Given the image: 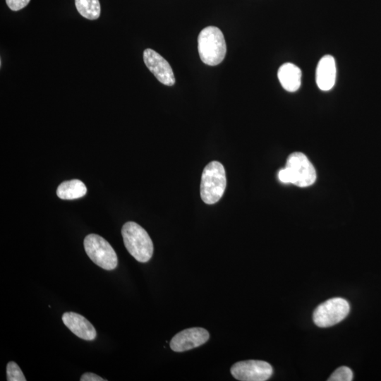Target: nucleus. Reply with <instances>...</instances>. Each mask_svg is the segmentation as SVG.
Wrapping results in <instances>:
<instances>
[{
    "label": "nucleus",
    "instance_id": "obj_10",
    "mask_svg": "<svg viewBox=\"0 0 381 381\" xmlns=\"http://www.w3.org/2000/svg\"><path fill=\"white\" fill-rule=\"evenodd\" d=\"M61 319L64 324L79 338L93 340L96 337L94 326L83 315L74 312H66Z\"/></svg>",
    "mask_w": 381,
    "mask_h": 381
},
{
    "label": "nucleus",
    "instance_id": "obj_4",
    "mask_svg": "<svg viewBox=\"0 0 381 381\" xmlns=\"http://www.w3.org/2000/svg\"><path fill=\"white\" fill-rule=\"evenodd\" d=\"M83 245L87 256L97 265L106 270L116 267L118 260L116 252L104 238L90 234L85 236Z\"/></svg>",
    "mask_w": 381,
    "mask_h": 381
},
{
    "label": "nucleus",
    "instance_id": "obj_13",
    "mask_svg": "<svg viewBox=\"0 0 381 381\" xmlns=\"http://www.w3.org/2000/svg\"><path fill=\"white\" fill-rule=\"evenodd\" d=\"M87 188L84 183L78 179L62 182L56 189L57 196L63 200H73L84 196Z\"/></svg>",
    "mask_w": 381,
    "mask_h": 381
},
{
    "label": "nucleus",
    "instance_id": "obj_2",
    "mask_svg": "<svg viewBox=\"0 0 381 381\" xmlns=\"http://www.w3.org/2000/svg\"><path fill=\"white\" fill-rule=\"evenodd\" d=\"M126 248L138 262H146L153 254V243L147 232L134 222H128L121 229Z\"/></svg>",
    "mask_w": 381,
    "mask_h": 381
},
{
    "label": "nucleus",
    "instance_id": "obj_12",
    "mask_svg": "<svg viewBox=\"0 0 381 381\" xmlns=\"http://www.w3.org/2000/svg\"><path fill=\"white\" fill-rule=\"evenodd\" d=\"M278 79L284 90L294 92L301 86V71L294 64H282L277 72Z\"/></svg>",
    "mask_w": 381,
    "mask_h": 381
},
{
    "label": "nucleus",
    "instance_id": "obj_11",
    "mask_svg": "<svg viewBox=\"0 0 381 381\" xmlns=\"http://www.w3.org/2000/svg\"><path fill=\"white\" fill-rule=\"evenodd\" d=\"M337 75L336 64L331 55L322 56L317 66L315 80L318 87L323 91L331 90L335 83Z\"/></svg>",
    "mask_w": 381,
    "mask_h": 381
},
{
    "label": "nucleus",
    "instance_id": "obj_17",
    "mask_svg": "<svg viewBox=\"0 0 381 381\" xmlns=\"http://www.w3.org/2000/svg\"><path fill=\"white\" fill-rule=\"evenodd\" d=\"M30 0H6V3L8 8L12 11H18L25 7Z\"/></svg>",
    "mask_w": 381,
    "mask_h": 381
},
{
    "label": "nucleus",
    "instance_id": "obj_9",
    "mask_svg": "<svg viewBox=\"0 0 381 381\" xmlns=\"http://www.w3.org/2000/svg\"><path fill=\"white\" fill-rule=\"evenodd\" d=\"M143 60L147 68L160 83L168 86L175 83L171 66L159 54L152 49H146L143 52Z\"/></svg>",
    "mask_w": 381,
    "mask_h": 381
},
{
    "label": "nucleus",
    "instance_id": "obj_14",
    "mask_svg": "<svg viewBox=\"0 0 381 381\" xmlns=\"http://www.w3.org/2000/svg\"><path fill=\"white\" fill-rule=\"evenodd\" d=\"M75 5L78 13L89 20H96L100 16L99 0H75Z\"/></svg>",
    "mask_w": 381,
    "mask_h": 381
},
{
    "label": "nucleus",
    "instance_id": "obj_15",
    "mask_svg": "<svg viewBox=\"0 0 381 381\" xmlns=\"http://www.w3.org/2000/svg\"><path fill=\"white\" fill-rule=\"evenodd\" d=\"M8 381H26L22 370L16 363L10 361L6 365Z\"/></svg>",
    "mask_w": 381,
    "mask_h": 381
},
{
    "label": "nucleus",
    "instance_id": "obj_6",
    "mask_svg": "<svg viewBox=\"0 0 381 381\" xmlns=\"http://www.w3.org/2000/svg\"><path fill=\"white\" fill-rule=\"evenodd\" d=\"M350 306L342 298H332L320 304L314 310V323L320 327L333 326L343 320L349 314Z\"/></svg>",
    "mask_w": 381,
    "mask_h": 381
},
{
    "label": "nucleus",
    "instance_id": "obj_5",
    "mask_svg": "<svg viewBox=\"0 0 381 381\" xmlns=\"http://www.w3.org/2000/svg\"><path fill=\"white\" fill-rule=\"evenodd\" d=\"M284 169L287 175L288 183L303 188L311 186L316 180L314 167L301 152L290 155Z\"/></svg>",
    "mask_w": 381,
    "mask_h": 381
},
{
    "label": "nucleus",
    "instance_id": "obj_1",
    "mask_svg": "<svg viewBox=\"0 0 381 381\" xmlns=\"http://www.w3.org/2000/svg\"><path fill=\"white\" fill-rule=\"evenodd\" d=\"M198 49L204 64L209 66L219 64L226 52L224 37L220 29L214 26L202 29L198 37Z\"/></svg>",
    "mask_w": 381,
    "mask_h": 381
},
{
    "label": "nucleus",
    "instance_id": "obj_7",
    "mask_svg": "<svg viewBox=\"0 0 381 381\" xmlns=\"http://www.w3.org/2000/svg\"><path fill=\"white\" fill-rule=\"evenodd\" d=\"M230 371L234 378L241 381H265L273 373L270 363L258 360L238 361L231 366Z\"/></svg>",
    "mask_w": 381,
    "mask_h": 381
},
{
    "label": "nucleus",
    "instance_id": "obj_18",
    "mask_svg": "<svg viewBox=\"0 0 381 381\" xmlns=\"http://www.w3.org/2000/svg\"><path fill=\"white\" fill-rule=\"evenodd\" d=\"M80 381H106V379H104L99 375L92 373H85L82 375Z\"/></svg>",
    "mask_w": 381,
    "mask_h": 381
},
{
    "label": "nucleus",
    "instance_id": "obj_3",
    "mask_svg": "<svg viewBox=\"0 0 381 381\" xmlns=\"http://www.w3.org/2000/svg\"><path fill=\"white\" fill-rule=\"evenodd\" d=\"M226 179L224 166L212 161L203 169L200 193L204 202L214 204L219 200L226 188Z\"/></svg>",
    "mask_w": 381,
    "mask_h": 381
},
{
    "label": "nucleus",
    "instance_id": "obj_8",
    "mask_svg": "<svg viewBox=\"0 0 381 381\" xmlns=\"http://www.w3.org/2000/svg\"><path fill=\"white\" fill-rule=\"evenodd\" d=\"M209 337V332L204 328H188L173 337L170 341V348L176 352L190 350L205 344Z\"/></svg>",
    "mask_w": 381,
    "mask_h": 381
},
{
    "label": "nucleus",
    "instance_id": "obj_16",
    "mask_svg": "<svg viewBox=\"0 0 381 381\" xmlns=\"http://www.w3.org/2000/svg\"><path fill=\"white\" fill-rule=\"evenodd\" d=\"M353 379L352 370L346 367L341 366L336 369L327 379L329 381H351Z\"/></svg>",
    "mask_w": 381,
    "mask_h": 381
}]
</instances>
